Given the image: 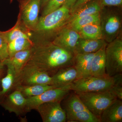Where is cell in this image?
I'll list each match as a JSON object with an SVG mask.
<instances>
[{
    "instance_id": "9c48e42d",
    "label": "cell",
    "mask_w": 122,
    "mask_h": 122,
    "mask_svg": "<svg viewBox=\"0 0 122 122\" xmlns=\"http://www.w3.org/2000/svg\"><path fill=\"white\" fill-rule=\"evenodd\" d=\"M71 91L70 85H68L50 89L38 96L27 98L28 112L36 110L39 105L45 103L61 102L69 95Z\"/></svg>"
},
{
    "instance_id": "4dcf8cb0",
    "label": "cell",
    "mask_w": 122,
    "mask_h": 122,
    "mask_svg": "<svg viewBox=\"0 0 122 122\" xmlns=\"http://www.w3.org/2000/svg\"><path fill=\"white\" fill-rule=\"evenodd\" d=\"M101 7L106 6H119L122 4V0H100Z\"/></svg>"
},
{
    "instance_id": "836d02e7",
    "label": "cell",
    "mask_w": 122,
    "mask_h": 122,
    "mask_svg": "<svg viewBox=\"0 0 122 122\" xmlns=\"http://www.w3.org/2000/svg\"><path fill=\"white\" fill-rule=\"evenodd\" d=\"M5 66L0 61V74H4V73Z\"/></svg>"
},
{
    "instance_id": "d4e9b609",
    "label": "cell",
    "mask_w": 122,
    "mask_h": 122,
    "mask_svg": "<svg viewBox=\"0 0 122 122\" xmlns=\"http://www.w3.org/2000/svg\"><path fill=\"white\" fill-rule=\"evenodd\" d=\"M34 45L30 38L20 37L13 40L8 43L9 58L17 52L31 49Z\"/></svg>"
},
{
    "instance_id": "d6986e66",
    "label": "cell",
    "mask_w": 122,
    "mask_h": 122,
    "mask_svg": "<svg viewBox=\"0 0 122 122\" xmlns=\"http://www.w3.org/2000/svg\"><path fill=\"white\" fill-rule=\"evenodd\" d=\"M102 9L99 2L93 0L83 5L71 14L68 23L79 18L100 12Z\"/></svg>"
},
{
    "instance_id": "8fae6325",
    "label": "cell",
    "mask_w": 122,
    "mask_h": 122,
    "mask_svg": "<svg viewBox=\"0 0 122 122\" xmlns=\"http://www.w3.org/2000/svg\"><path fill=\"white\" fill-rule=\"evenodd\" d=\"M0 105L10 113H13L17 116L28 113L27 98L20 92L15 90L0 100Z\"/></svg>"
},
{
    "instance_id": "ffe728a7",
    "label": "cell",
    "mask_w": 122,
    "mask_h": 122,
    "mask_svg": "<svg viewBox=\"0 0 122 122\" xmlns=\"http://www.w3.org/2000/svg\"><path fill=\"white\" fill-rule=\"evenodd\" d=\"M32 49L31 48L17 52L3 62L10 63L13 66L16 76L29 61L31 56Z\"/></svg>"
},
{
    "instance_id": "4fadbf2b",
    "label": "cell",
    "mask_w": 122,
    "mask_h": 122,
    "mask_svg": "<svg viewBox=\"0 0 122 122\" xmlns=\"http://www.w3.org/2000/svg\"><path fill=\"white\" fill-rule=\"evenodd\" d=\"M95 53L74 55L73 66L77 71V79L91 76L92 61Z\"/></svg>"
},
{
    "instance_id": "d6a6232c",
    "label": "cell",
    "mask_w": 122,
    "mask_h": 122,
    "mask_svg": "<svg viewBox=\"0 0 122 122\" xmlns=\"http://www.w3.org/2000/svg\"><path fill=\"white\" fill-rule=\"evenodd\" d=\"M77 1V0H66L63 5L69 9L70 10Z\"/></svg>"
},
{
    "instance_id": "44dd1931",
    "label": "cell",
    "mask_w": 122,
    "mask_h": 122,
    "mask_svg": "<svg viewBox=\"0 0 122 122\" xmlns=\"http://www.w3.org/2000/svg\"><path fill=\"white\" fill-rule=\"evenodd\" d=\"M55 87H56L53 85H45L19 86L14 87L13 91L15 90H17L25 97L29 98L38 96L46 91Z\"/></svg>"
},
{
    "instance_id": "3957f363",
    "label": "cell",
    "mask_w": 122,
    "mask_h": 122,
    "mask_svg": "<svg viewBox=\"0 0 122 122\" xmlns=\"http://www.w3.org/2000/svg\"><path fill=\"white\" fill-rule=\"evenodd\" d=\"M115 85H122V75L110 77L90 76L77 79L70 84L75 92H98L109 91Z\"/></svg>"
},
{
    "instance_id": "1f68e13d",
    "label": "cell",
    "mask_w": 122,
    "mask_h": 122,
    "mask_svg": "<svg viewBox=\"0 0 122 122\" xmlns=\"http://www.w3.org/2000/svg\"><path fill=\"white\" fill-rule=\"evenodd\" d=\"M92 0H77L76 3L70 10V14H72L77 9L81 7L83 5Z\"/></svg>"
},
{
    "instance_id": "5b68a950",
    "label": "cell",
    "mask_w": 122,
    "mask_h": 122,
    "mask_svg": "<svg viewBox=\"0 0 122 122\" xmlns=\"http://www.w3.org/2000/svg\"><path fill=\"white\" fill-rule=\"evenodd\" d=\"M35 85H53L52 77L27 63L16 76L12 91L17 86Z\"/></svg>"
},
{
    "instance_id": "8992f818",
    "label": "cell",
    "mask_w": 122,
    "mask_h": 122,
    "mask_svg": "<svg viewBox=\"0 0 122 122\" xmlns=\"http://www.w3.org/2000/svg\"><path fill=\"white\" fill-rule=\"evenodd\" d=\"M17 20L25 28L32 32L37 25L41 10V0L20 1Z\"/></svg>"
},
{
    "instance_id": "d590c367",
    "label": "cell",
    "mask_w": 122,
    "mask_h": 122,
    "mask_svg": "<svg viewBox=\"0 0 122 122\" xmlns=\"http://www.w3.org/2000/svg\"><path fill=\"white\" fill-rule=\"evenodd\" d=\"M3 75L4 74H0V83L1 80V78H2Z\"/></svg>"
},
{
    "instance_id": "f546056e",
    "label": "cell",
    "mask_w": 122,
    "mask_h": 122,
    "mask_svg": "<svg viewBox=\"0 0 122 122\" xmlns=\"http://www.w3.org/2000/svg\"><path fill=\"white\" fill-rule=\"evenodd\" d=\"M109 91L117 99L122 100V85H114Z\"/></svg>"
},
{
    "instance_id": "5bb4252c",
    "label": "cell",
    "mask_w": 122,
    "mask_h": 122,
    "mask_svg": "<svg viewBox=\"0 0 122 122\" xmlns=\"http://www.w3.org/2000/svg\"><path fill=\"white\" fill-rule=\"evenodd\" d=\"M53 85L56 87L70 85L77 78V71L73 66L62 68L52 76Z\"/></svg>"
},
{
    "instance_id": "9a60e30c",
    "label": "cell",
    "mask_w": 122,
    "mask_h": 122,
    "mask_svg": "<svg viewBox=\"0 0 122 122\" xmlns=\"http://www.w3.org/2000/svg\"><path fill=\"white\" fill-rule=\"evenodd\" d=\"M107 43L103 39H91L81 38L75 50L74 55L78 53H92L96 52L106 46Z\"/></svg>"
},
{
    "instance_id": "277c9868",
    "label": "cell",
    "mask_w": 122,
    "mask_h": 122,
    "mask_svg": "<svg viewBox=\"0 0 122 122\" xmlns=\"http://www.w3.org/2000/svg\"><path fill=\"white\" fill-rule=\"evenodd\" d=\"M75 93L87 109L100 119L103 111L117 99L109 91Z\"/></svg>"
},
{
    "instance_id": "6da1fadb",
    "label": "cell",
    "mask_w": 122,
    "mask_h": 122,
    "mask_svg": "<svg viewBox=\"0 0 122 122\" xmlns=\"http://www.w3.org/2000/svg\"><path fill=\"white\" fill-rule=\"evenodd\" d=\"M74 55L50 41L34 44L27 63L52 77L58 71L73 66Z\"/></svg>"
},
{
    "instance_id": "8d00e7d4",
    "label": "cell",
    "mask_w": 122,
    "mask_h": 122,
    "mask_svg": "<svg viewBox=\"0 0 122 122\" xmlns=\"http://www.w3.org/2000/svg\"><path fill=\"white\" fill-rule=\"evenodd\" d=\"M18 1H20L21 0H18Z\"/></svg>"
},
{
    "instance_id": "83f0119b",
    "label": "cell",
    "mask_w": 122,
    "mask_h": 122,
    "mask_svg": "<svg viewBox=\"0 0 122 122\" xmlns=\"http://www.w3.org/2000/svg\"><path fill=\"white\" fill-rule=\"evenodd\" d=\"M66 0H49L42 9L41 16H44L62 6Z\"/></svg>"
},
{
    "instance_id": "52a82bcc",
    "label": "cell",
    "mask_w": 122,
    "mask_h": 122,
    "mask_svg": "<svg viewBox=\"0 0 122 122\" xmlns=\"http://www.w3.org/2000/svg\"><path fill=\"white\" fill-rule=\"evenodd\" d=\"M106 71L112 77L122 73V41L117 38L108 43L106 48Z\"/></svg>"
},
{
    "instance_id": "ac0fdd59",
    "label": "cell",
    "mask_w": 122,
    "mask_h": 122,
    "mask_svg": "<svg viewBox=\"0 0 122 122\" xmlns=\"http://www.w3.org/2000/svg\"><path fill=\"white\" fill-rule=\"evenodd\" d=\"M7 67V74L4 77L1 78L0 81L1 90L0 91V100L12 91L16 77L15 69L10 63L2 62Z\"/></svg>"
},
{
    "instance_id": "7402d4cb",
    "label": "cell",
    "mask_w": 122,
    "mask_h": 122,
    "mask_svg": "<svg viewBox=\"0 0 122 122\" xmlns=\"http://www.w3.org/2000/svg\"><path fill=\"white\" fill-rule=\"evenodd\" d=\"M63 105V109L66 116L88 110L75 93L71 95L65 100Z\"/></svg>"
},
{
    "instance_id": "7c38bea8",
    "label": "cell",
    "mask_w": 122,
    "mask_h": 122,
    "mask_svg": "<svg viewBox=\"0 0 122 122\" xmlns=\"http://www.w3.org/2000/svg\"><path fill=\"white\" fill-rule=\"evenodd\" d=\"M36 110L43 122H65L66 121L65 111L61 105V102L45 103L39 105Z\"/></svg>"
},
{
    "instance_id": "e575fe53",
    "label": "cell",
    "mask_w": 122,
    "mask_h": 122,
    "mask_svg": "<svg viewBox=\"0 0 122 122\" xmlns=\"http://www.w3.org/2000/svg\"><path fill=\"white\" fill-rule=\"evenodd\" d=\"M49 0H41V9H43Z\"/></svg>"
},
{
    "instance_id": "2e32d148",
    "label": "cell",
    "mask_w": 122,
    "mask_h": 122,
    "mask_svg": "<svg viewBox=\"0 0 122 122\" xmlns=\"http://www.w3.org/2000/svg\"><path fill=\"white\" fill-rule=\"evenodd\" d=\"M101 122H122V100L116 99L103 111L100 117Z\"/></svg>"
},
{
    "instance_id": "e0dca14e",
    "label": "cell",
    "mask_w": 122,
    "mask_h": 122,
    "mask_svg": "<svg viewBox=\"0 0 122 122\" xmlns=\"http://www.w3.org/2000/svg\"><path fill=\"white\" fill-rule=\"evenodd\" d=\"M106 46L95 53L92 61L91 76L104 77L107 76L106 71L105 50Z\"/></svg>"
},
{
    "instance_id": "7a4b0ae2",
    "label": "cell",
    "mask_w": 122,
    "mask_h": 122,
    "mask_svg": "<svg viewBox=\"0 0 122 122\" xmlns=\"http://www.w3.org/2000/svg\"><path fill=\"white\" fill-rule=\"evenodd\" d=\"M70 16V10L63 5L47 15L41 16L35 30L31 32V37L37 39L33 42L50 41L54 35L68 24Z\"/></svg>"
},
{
    "instance_id": "f1b7e54d",
    "label": "cell",
    "mask_w": 122,
    "mask_h": 122,
    "mask_svg": "<svg viewBox=\"0 0 122 122\" xmlns=\"http://www.w3.org/2000/svg\"><path fill=\"white\" fill-rule=\"evenodd\" d=\"M9 58L8 44L0 31V61L3 62Z\"/></svg>"
},
{
    "instance_id": "30bf717a",
    "label": "cell",
    "mask_w": 122,
    "mask_h": 122,
    "mask_svg": "<svg viewBox=\"0 0 122 122\" xmlns=\"http://www.w3.org/2000/svg\"><path fill=\"white\" fill-rule=\"evenodd\" d=\"M81 38L78 32L66 25L54 35L50 41L74 55L76 45Z\"/></svg>"
},
{
    "instance_id": "ba28073f",
    "label": "cell",
    "mask_w": 122,
    "mask_h": 122,
    "mask_svg": "<svg viewBox=\"0 0 122 122\" xmlns=\"http://www.w3.org/2000/svg\"><path fill=\"white\" fill-rule=\"evenodd\" d=\"M100 15L102 39L109 43L117 38L122 26L121 16L115 11L107 10H101Z\"/></svg>"
},
{
    "instance_id": "cb8c5ba5",
    "label": "cell",
    "mask_w": 122,
    "mask_h": 122,
    "mask_svg": "<svg viewBox=\"0 0 122 122\" xmlns=\"http://www.w3.org/2000/svg\"><path fill=\"white\" fill-rule=\"evenodd\" d=\"M100 12L85 16L73 20L66 25L67 26L78 32L83 26L91 25H100Z\"/></svg>"
},
{
    "instance_id": "603a6c76",
    "label": "cell",
    "mask_w": 122,
    "mask_h": 122,
    "mask_svg": "<svg viewBox=\"0 0 122 122\" xmlns=\"http://www.w3.org/2000/svg\"><path fill=\"white\" fill-rule=\"evenodd\" d=\"M1 33L8 44L20 37L30 38L31 39L32 35V33L25 28L18 20L12 28L5 32L1 31Z\"/></svg>"
},
{
    "instance_id": "484cf974",
    "label": "cell",
    "mask_w": 122,
    "mask_h": 122,
    "mask_svg": "<svg viewBox=\"0 0 122 122\" xmlns=\"http://www.w3.org/2000/svg\"><path fill=\"white\" fill-rule=\"evenodd\" d=\"M78 32L81 37L84 39H102L100 25L91 24L87 25L82 28Z\"/></svg>"
},
{
    "instance_id": "4316f807",
    "label": "cell",
    "mask_w": 122,
    "mask_h": 122,
    "mask_svg": "<svg viewBox=\"0 0 122 122\" xmlns=\"http://www.w3.org/2000/svg\"><path fill=\"white\" fill-rule=\"evenodd\" d=\"M67 122H101L99 118L89 110L66 115Z\"/></svg>"
}]
</instances>
